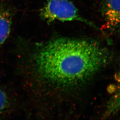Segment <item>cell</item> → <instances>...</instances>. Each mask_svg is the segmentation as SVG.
I'll list each match as a JSON object with an SVG mask.
<instances>
[{
  "mask_svg": "<svg viewBox=\"0 0 120 120\" xmlns=\"http://www.w3.org/2000/svg\"><path fill=\"white\" fill-rule=\"evenodd\" d=\"M103 15L105 29L116 30L120 29V0H104Z\"/></svg>",
  "mask_w": 120,
  "mask_h": 120,
  "instance_id": "3957f363",
  "label": "cell"
},
{
  "mask_svg": "<svg viewBox=\"0 0 120 120\" xmlns=\"http://www.w3.org/2000/svg\"><path fill=\"white\" fill-rule=\"evenodd\" d=\"M41 16L48 22L77 21L85 23L98 29L93 23L80 15L78 9L69 0H48L41 10Z\"/></svg>",
  "mask_w": 120,
  "mask_h": 120,
  "instance_id": "7a4b0ae2",
  "label": "cell"
},
{
  "mask_svg": "<svg viewBox=\"0 0 120 120\" xmlns=\"http://www.w3.org/2000/svg\"><path fill=\"white\" fill-rule=\"evenodd\" d=\"M110 58L107 49L96 41L60 38L40 48L35 64L44 79L60 86H74L90 79Z\"/></svg>",
  "mask_w": 120,
  "mask_h": 120,
  "instance_id": "6da1fadb",
  "label": "cell"
},
{
  "mask_svg": "<svg viewBox=\"0 0 120 120\" xmlns=\"http://www.w3.org/2000/svg\"><path fill=\"white\" fill-rule=\"evenodd\" d=\"M8 104L7 95L4 91L0 89V114L4 111Z\"/></svg>",
  "mask_w": 120,
  "mask_h": 120,
  "instance_id": "8992f818",
  "label": "cell"
},
{
  "mask_svg": "<svg viewBox=\"0 0 120 120\" xmlns=\"http://www.w3.org/2000/svg\"><path fill=\"white\" fill-rule=\"evenodd\" d=\"M12 16L8 9L0 4V46L8 38L11 31Z\"/></svg>",
  "mask_w": 120,
  "mask_h": 120,
  "instance_id": "5b68a950",
  "label": "cell"
},
{
  "mask_svg": "<svg viewBox=\"0 0 120 120\" xmlns=\"http://www.w3.org/2000/svg\"><path fill=\"white\" fill-rule=\"evenodd\" d=\"M114 80V90L108 101L102 119H106L120 112V69L115 75Z\"/></svg>",
  "mask_w": 120,
  "mask_h": 120,
  "instance_id": "277c9868",
  "label": "cell"
}]
</instances>
